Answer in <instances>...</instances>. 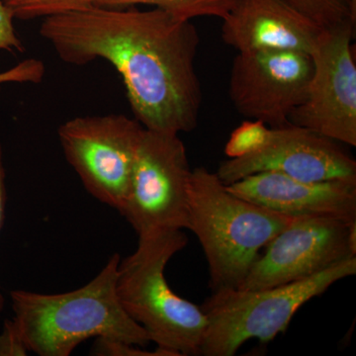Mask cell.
<instances>
[{"label": "cell", "instance_id": "6da1fadb", "mask_svg": "<svg viewBox=\"0 0 356 356\" xmlns=\"http://www.w3.org/2000/svg\"><path fill=\"white\" fill-rule=\"evenodd\" d=\"M39 34L67 64L83 67L98 58L111 64L145 129L180 134L197 126L200 39L191 20L159 8L92 6L44 18Z\"/></svg>", "mask_w": 356, "mask_h": 356}, {"label": "cell", "instance_id": "7a4b0ae2", "mask_svg": "<svg viewBox=\"0 0 356 356\" xmlns=\"http://www.w3.org/2000/svg\"><path fill=\"white\" fill-rule=\"evenodd\" d=\"M121 257L115 254L84 286L60 294L13 290V321L29 353L69 356L91 337L146 346L149 334L124 310L116 283Z\"/></svg>", "mask_w": 356, "mask_h": 356}, {"label": "cell", "instance_id": "3957f363", "mask_svg": "<svg viewBox=\"0 0 356 356\" xmlns=\"http://www.w3.org/2000/svg\"><path fill=\"white\" fill-rule=\"evenodd\" d=\"M293 219L236 195L216 172L192 170L187 229L203 248L212 292L240 287L262 248Z\"/></svg>", "mask_w": 356, "mask_h": 356}, {"label": "cell", "instance_id": "277c9868", "mask_svg": "<svg viewBox=\"0 0 356 356\" xmlns=\"http://www.w3.org/2000/svg\"><path fill=\"white\" fill-rule=\"evenodd\" d=\"M188 238L182 229L140 236L132 254L120 261L116 290L124 310L156 348L173 356L199 355L207 317L201 308L172 291L165 280L168 261Z\"/></svg>", "mask_w": 356, "mask_h": 356}, {"label": "cell", "instance_id": "5b68a950", "mask_svg": "<svg viewBox=\"0 0 356 356\" xmlns=\"http://www.w3.org/2000/svg\"><path fill=\"white\" fill-rule=\"evenodd\" d=\"M355 273L356 257H351L296 282L213 292L201 306L207 327L199 355L233 356L250 339L269 343L286 331L295 314L307 302Z\"/></svg>", "mask_w": 356, "mask_h": 356}, {"label": "cell", "instance_id": "8992f818", "mask_svg": "<svg viewBox=\"0 0 356 356\" xmlns=\"http://www.w3.org/2000/svg\"><path fill=\"white\" fill-rule=\"evenodd\" d=\"M191 173L179 134L144 128L120 212L138 236L187 229Z\"/></svg>", "mask_w": 356, "mask_h": 356}, {"label": "cell", "instance_id": "52a82bcc", "mask_svg": "<svg viewBox=\"0 0 356 356\" xmlns=\"http://www.w3.org/2000/svg\"><path fill=\"white\" fill-rule=\"evenodd\" d=\"M144 127L124 114L79 116L58 129L67 163L90 193L121 212Z\"/></svg>", "mask_w": 356, "mask_h": 356}, {"label": "cell", "instance_id": "ba28073f", "mask_svg": "<svg viewBox=\"0 0 356 356\" xmlns=\"http://www.w3.org/2000/svg\"><path fill=\"white\" fill-rule=\"evenodd\" d=\"M355 24L323 30L311 54L313 72L305 100L289 124L356 147Z\"/></svg>", "mask_w": 356, "mask_h": 356}, {"label": "cell", "instance_id": "9c48e42d", "mask_svg": "<svg viewBox=\"0 0 356 356\" xmlns=\"http://www.w3.org/2000/svg\"><path fill=\"white\" fill-rule=\"evenodd\" d=\"M264 248L238 288L261 289L296 282L356 257V221L294 218Z\"/></svg>", "mask_w": 356, "mask_h": 356}, {"label": "cell", "instance_id": "30bf717a", "mask_svg": "<svg viewBox=\"0 0 356 356\" xmlns=\"http://www.w3.org/2000/svg\"><path fill=\"white\" fill-rule=\"evenodd\" d=\"M312 72L313 60L304 51H242L232 67L229 98L245 118L282 127L305 100Z\"/></svg>", "mask_w": 356, "mask_h": 356}, {"label": "cell", "instance_id": "8fae6325", "mask_svg": "<svg viewBox=\"0 0 356 356\" xmlns=\"http://www.w3.org/2000/svg\"><path fill=\"white\" fill-rule=\"evenodd\" d=\"M275 172L308 180H356V161L336 140L299 127H270L267 139L252 153L228 159L216 175L229 185L257 172Z\"/></svg>", "mask_w": 356, "mask_h": 356}, {"label": "cell", "instance_id": "7c38bea8", "mask_svg": "<svg viewBox=\"0 0 356 356\" xmlns=\"http://www.w3.org/2000/svg\"><path fill=\"white\" fill-rule=\"evenodd\" d=\"M227 187L245 200L286 216L356 221V180L308 181L280 172H264Z\"/></svg>", "mask_w": 356, "mask_h": 356}, {"label": "cell", "instance_id": "4fadbf2b", "mask_svg": "<svg viewBox=\"0 0 356 356\" xmlns=\"http://www.w3.org/2000/svg\"><path fill=\"white\" fill-rule=\"evenodd\" d=\"M222 20V41L238 53L289 50L311 55L324 30L282 0H235Z\"/></svg>", "mask_w": 356, "mask_h": 356}, {"label": "cell", "instance_id": "5bb4252c", "mask_svg": "<svg viewBox=\"0 0 356 356\" xmlns=\"http://www.w3.org/2000/svg\"><path fill=\"white\" fill-rule=\"evenodd\" d=\"M235 0H92L95 6L124 8L145 4L153 6L175 17L192 20L198 17L224 18Z\"/></svg>", "mask_w": 356, "mask_h": 356}, {"label": "cell", "instance_id": "9a60e30c", "mask_svg": "<svg viewBox=\"0 0 356 356\" xmlns=\"http://www.w3.org/2000/svg\"><path fill=\"white\" fill-rule=\"evenodd\" d=\"M318 27L327 30L356 22V0H282Z\"/></svg>", "mask_w": 356, "mask_h": 356}, {"label": "cell", "instance_id": "2e32d148", "mask_svg": "<svg viewBox=\"0 0 356 356\" xmlns=\"http://www.w3.org/2000/svg\"><path fill=\"white\" fill-rule=\"evenodd\" d=\"M14 19L31 20L81 10L92 6V0H3Z\"/></svg>", "mask_w": 356, "mask_h": 356}, {"label": "cell", "instance_id": "e0dca14e", "mask_svg": "<svg viewBox=\"0 0 356 356\" xmlns=\"http://www.w3.org/2000/svg\"><path fill=\"white\" fill-rule=\"evenodd\" d=\"M270 127L261 121L245 122L236 128L225 147L229 159L241 158L257 151L267 139Z\"/></svg>", "mask_w": 356, "mask_h": 356}, {"label": "cell", "instance_id": "ac0fdd59", "mask_svg": "<svg viewBox=\"0 0 356 356\" xmlns=\"http://www.w3.org/2000/svg\"><path fill=\"white\" fill-rule=\"evenodd\" d=\"M96 356H173L168 351L156 348V350H143L142 346L109 337H96L90 350Z\"/></svg>", "mask_w": 356, "mask_h": 356}, {"label": "cell", "instance_id": "d6986e66", "mask_svg": "<svg viewBox=\"0 0 356 356\" xmlns=\"http://www.w3.org/2000/svg\"><path fill=\"white\" fill-rule=\"evenodd\" d=\"M44 74L46 67L41 60L26 58L11 69L0 72V88L6 83H41Z\"/></svg>", "mask_w": 356, "mask_h": 356}, {"label": "cell", "instance_id": "ffe728a7", "mask_svg": "<svg viewBox=\"0 0 356 356\" xmlns=\"http://www.w3.org/2000/svg\"><path fill=\"white\" fill-rule=\"evenodd\" d=\"M14 16L0 0V51L24 53L25 47L14 29Z\"/></svg>", "mask_w": 356, "mask_h": 356}, {"label": "cell", "instance_id": "44dd1931", "mask_svg": "<svg viewBox=\"0 0 356 356\" xmlns=\"http://www.w3.org/2000/svg\"><path fill=\"white\" fill-rule=\"evenodd\" d=\"M28 353L29 350L13 318L6 320L0 334V356H25Z\"/></svg>", "mask_w": 356, "mask_h": 356}, {"label": "cell", "instance_id": "7402d4cb", "mask_svg": "<svg viewBox=\"0 0 356 356\" xmlns=\"http://www.w3.org/2000/svg\"><path fill=\"white\" fill-rule=\"evenodd\" d=\"M6 168L3 163V151L0 142V232L3 227L4 216H6ZM4 298L0 290V315L3 311Z\"/></svg>", "mask_w": 356, "mask_h": 356}]
</instances>
